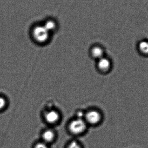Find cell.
<instances>
[{
    "label": "cell",
    "mask_w": 148,
    "mask_h": 148,
    "mask_svg": "<svg viewBox=\"0 0 148 148\" xmlns=\"http://www.w3.org/2000/svg\"><path fill=\"white\" fill-rule=\"evenodd\" d=\"M33 36L34 39L39 43H44L49 38V32L43 26H38L33 29Z\"/></svg>",
    "instance_id": "cell-1"
},
{
    "label": "cell",
    "mask_w": 148,
    "mask_h": 148,
    "mask_svg": "<svg viewBox=\"0 0 148 148\" xmlns=\"http://www.w3.org/2000/svg\"><path fill=\"white\" fill-rule=\"evenodd\" d=\"M34 148H49L48 144L44 142H40L36 144Z\"/></svg>",
    "instance_id": "cell-12"
},
{
    "label": "cell",
    "mask_w": 148,
    "mask_h": 148,
    "mask_svg": "<svg viewBox=\"0 0 148 148\" xmlns=\"http://www.w3.org/2000/svg\"><path fill=\"white\" fill-rule=\"evenodd\" d=\"M77 115H78V117L77 118L82 119V117L83 116V112L79 111V112H77Z\"/></svg>",
    "instance_id": "cell-13"
},
{
    "label": "cell",
    "mask_w": 148,
    "mask_h": 148,
    "mask_svg": "<svg viewBox=\"0 0 148 148\" xmlns=\"http://www.w3.org/2000/svg\"><path fill=\"white\" fill-rule=\"evenodd\" d=\"M85 118V122L91 124L95 125L97 124L101 121V114L96 110H91L88 112L84 116Z\"/></svg>",
    "instance_id": "cell-3"
},
{
    "label": "cell",
    "mask_w": 148,
    "mask_h": 148,
    "mask_svg": "<svg viewBox=\"0 0 148 148\" xmlns=\"http://www.w3.org/2000/svg\"><path fill=\"white\" fill-rule=\"evenodd\" d=\"M55 134L52 130H47L44 131L42 134V140L43 142L47 144L52 142L54 140Z\"/></svg>",
    "instance_id": "cell-6"
},
{
    "label": "cell",
    "mask_w": 148,
    "mask_h": 148,
    "mask_svg": "<svg viewBox=\"0 0 148 148\" xmlns=\"http://www.w3.org/2000/svg\"><path fill=\"white\" fill-rule=\"evenodd\" d=\"M7 99L3 96H0V111L3 110L7 107Z\"/></svg>",
    "instance_id": "cell-10"
},
{
    "label": "cell",
    "mask_w": 148,
    "mask_h": 148,
    "mask_svg": "<svg viewBox=\"0 0 148 148\" xmlns=\"http://www.w3.org/2000/svg\"><path fill=\"white\" fill-rule=\"evenodd\" d=\"M87 127L86 122L82 119L77 118L71 121L69 126L70 132L74 134H82L85 130Z\"/></svg>",
    "instance_id": "cell-2"
},
{
    "label": "cell",
    "mask_w": 148,
    "mask_h": 148,
    "mask_svg": "<svg viewBox=\"0 0 148 148\" xmlns=\"http://www.w3.org/2000/svg\"><path fill=\"white\" fill-rule=\"evenodd\" d=\"M140 54L145 56H148V40H143L138 43L137 46Z\"/></svg>",
    "instance_id": "cell-7"
},
{
    "label": "cell",
    "mask_w": 148,
    "mask_h": 148,
    "mask_svg": "<svg viewBox=\"0 0 148 148\" xmlns=\"http://www.w3.org/2000/svg\"><path fill=\"white\" fill-rule=\"evenodd\" d=\"M59 113L54 110H50L46 113L45 119L47 122L50 124H55L58 122L60 119Z\"/></svg>",
    "instance_id": "cell-4"
},
{
    "label": "cell",
    "mask_w": 148,
    "mask_h": 148,
    "mask_svg": "<svg viewBox=\"0 0 148 148\" xmlns=\"http://www.w3.org/2000/svg\"><path fill=\"white\" fill-rule=\"evenodd\" d=\"M45 28L50 33L51 31H53L56 28V23L54 21L49 20L45 22L43 25Z\"/></svg>",
    "instance_id": "cell-9"
},
{
    "label": "cell",
    "mask_w": 148,
    "mask_h": 148,
    "mask_svg": "<svg viewBox=\"0 0 148 148\" xmlns=\"http://www.w3.org/2000/svg\"><path fill=\"white\" fill-rule=\"evenodd\" d=\"M91 55L92 56L96 59H100L103 57V49L99 47H95L91 49Z\"/></svg>",
    "instance_id": "cell-8"
},
{
    "label": "cell",
    "mask_w": 148,
    "mask_h": 148,
    "mask_svg": "<svg viewBox=\"0 0 148 148\" xmlns=\"http://www.w3.org/2000/svg\"><path fill=\"white\" fill-rule=\"evenodd\" d=\"M67 148H82L79 143L76 141H73L69 143Z\"/></svg>",
    "instance_id": "cell-11"
},
{
    "label": "cell",
    "mask_w": 148,
    "mask_h": 148,
    "mask_svg": "<svg viewBox=\"0 0 148 148\" xmlns=\"http://www.w3.org/2000/svg\"><path fill=\"white\" fill-rule=\"evenodd\" d=\"M111 64L110 60L107 58L102 57L99 59L97 63L98 69L102 72L108 71L111 68Z\"/></svg>",
    "instance_id": "cell-5"
}]
</instances>
